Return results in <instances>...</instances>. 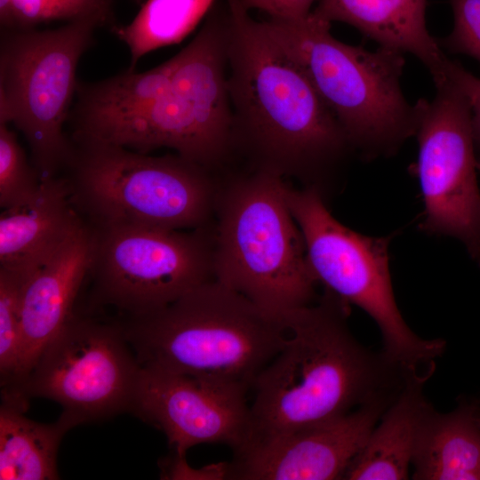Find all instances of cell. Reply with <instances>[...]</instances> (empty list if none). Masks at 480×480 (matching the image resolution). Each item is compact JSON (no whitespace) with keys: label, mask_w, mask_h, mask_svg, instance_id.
<instances>
[{"label":"cell","mask_w":480,"mask_h":480,"mask_svg":"<svg viewBox=\"0 0 480 480\" xmlns=\"http://www.w3.org/2000/svg\"><path fill=\"white\" fill-rule=\"evenodd\" d=\"M228 10V90L233 156L248 171L298 180L325 198L353 150L301 68L240 0Z\"/></svg>","instance_id":"obj_1"},{"label":"cell","mask_w":480,"mask_h":480,"mask_svg":"<svg viewBox=\"0 0 480 480\" xmlns=\"http://www.w3.org/2000/svg\"><path fill=\"white\" fill-rule=\"evenodd\" d=\"M428 0H319L313 13L326 21H341L385 47L419 59L434 84L444 79L448 60L426 24Z\"/></svg>","instance_id":"obj_17"},{"label":"cell","mask_w":480,"mask_h":480,"mask_svg":"<svg viewBox=\"0 0 480 480\" xmlns=\"http://www.w3.org/2000/svg\"><path fill=\"white\" fill-rule=\"evenodd\" d=\"M15 28H35L56 20L97 19L111 28L114 0H12Z\"/></svg>","instance_id":"obj_23"},{"label":"cell","mask_w":480,"mask_h":480,"mask_svg":"<svg viewBox=\"0 0 480 480\" xmlns=\"http://www.w3.org/2000/svg\"><path fill=\"white\" fill-rule=\"evenodd\" d=\"M123 324L75 314L3 396L59 403L79 424L131 411L140 372Z\"/></svg>","instance_id":"obj_11"},{"label":"cell","mask_w":480,"mask_h":480,"mask_svg":"<svg viewBox=\"0 0 480 480\" xmlns=\"http://www.w3.org/2000/svg\"><path fill=\"white\" fill-rule=\"evenodd\" d=\"M123 327L141 367L250 391L282 348L287 320L212 279Z\"/></svg>","instance_id":"obj_3"},{"label":"cell","mask_w":480,"mask_h":480,"mask_svg":"<svg viewBox=\"0 0 480 480\" xmlns=\"http://www.w3.org/2000/svg\"><path fill=\"white\" fill-rule=\"evenodd\" d=\"M480 409L460 403L449 412L433 405L420 425L412 460L414 480H480Z\"/></svg>","instance_id":"obj_19"},{"label":"cell","mask_w":480,"mask_h":480,"mask_svg":"<svg viewBox=\"0 0 480 480\" xmlns=\"http://www.w3.org/2000/svg\"><path fill=\"white\" fill-rule=\"evenodd\" d=\"M92 232L85 223L26 279L22 292V348L18 380L75 314L92 265Z\"/></svg>","instance_id":"obj_15"},{"label":"cell","mask_w":480,"mask_h":480,"mask_svg":"<svg viewBox=\"0 0 480 480\" xmlns=\"http://www.w3.org/2000/svg\"><path fill=\"white\" fill-rule=\"evenodd\" d=\"M100 27L97 19H84L55 29H1L0 123H12L23 133L41 180L58 176L72 156L64 125L79 60Z\"/></svg>","instance_id":"obj_9"},{"label":"cell","mask_w":480,"mask_h":480,"mask_svg":"<svg viewBox=\"0 0 480 480\" xmlns=\"http://www.w3.org/2000/svg\"><path fill=\"white\" fill-rule=\"evenodd\" d=\"M136 1H140V0H136Z\"/></svg>","instance_id":"obj_31"},{"label":"cell","mask_w":480,"mask_h":480,"mask_svg":"<svg viewBox=\"0 0 480 480\" xmlns=\"http://www.w3.org/2000/svg\"><path fill=\"white\" fill-rule=\"evenodd\" d=\"M444 74L467 96L471 107V126L477 170H480V78L457 61L447 60Z\"/></svg>","instance_id":"obj_26"},{"label":"cell","mask_w":480,"mask_h":480,"mask_svg":"<svg viewBox=\"0 0 480 480\" xmlns=\"http://www.w3.org/2000/svg\"><path fill=\"white\" fill-rule=\"evenodd\" d=\"M225 1V0H224ZM228 10L215 2L193 40L179 52L164 91L145 108L74 141L137 152L168 148L217 173L234 158L228 90Z\"/></svg>","instance_id":"obj_6"},{"label":"cell","mask_w":480,"mask_h":480,"mask_svg":"<svg viewBox=\"0 0 480 480\" xmlns=\"http://www.w3.org/2000/svg\"><path fill=\"white\" fill-rule=\"evenodd\" d=\"M216 0H147L127 25L112 33L129 49L128 70L156 49L182 41L206 17Z\"/></svg>","instance_id":"obj_21"},{"label":"cell","mask_w":480,"mask_h":480,"mask_svg":"<svg viewBox=\"0 0 480 480\" xmlns=\"http://www.w3.org/2000/svg\"><path fill=\"white\" fill-rule=\"evenodd\" d=\"M248 391L152 367H141L131 411L166 436L173 454L200 444H225L233 452L251 430Z\"/></svg>","instance_id":"obj_13"},{"label":"cell","mask_w":480,"mask_h":480,"mask_svg":"<svg viewBox=\"0 0 480 480\" xmlns=\"http://www.w3.org/2000/svg\"><path fill=\"white\" fill-rule=\"evenodd\" d=\"M1 29H12L14 27L12 0H0Z\"/></svg>","instance_id":"obj_28"},{"label":"cell","mask_w":480,"mask_h":480,"mask_svg":"<svg viewBox=\"0 0 480 480\" xmlns=\"http://www.w3.org/2000/svg\"><path fill=\"white\" fill-rule=\"evenodd\" d=\"M93 300L128 315L154 312L214 279L213 221L191 230L90 227Z\"/></svg>","instance_id":"obj_10"},{"label":"cell","mask_w":480,"mask_h":480,"mask_svg":"<svg viewBox=\"0 0 480 480\" xmlns=\"http://www.w3.org/2000/svg\"><path fill=\"white\" fill-rule=\"evenodd\" d=\"M288 186L260 171L221 180L213 223L214 279L277 316L318 299Z\"/></svg>","instance_id":"obj_4"},{"label":"cell","mask_w":480,"mask_h":480,"mask_svg":"<svg viewBox=\"0 0 480 480\" xmlns=\"http://www.w3.org/2000/svg\"><path fill=\"white\" fill-rule=\"evenodd\" d=\"M287 199L318 284L373 319L382 337L381 352L392 364L409 375L430 378L446 342L419 337L401 315L389 270L388 246L395 235L373 237L347 228L316 188L288 186Z\"/></svg>","instance_id":"obj_8"},{"label":"cell","mask_w":480,"mask_h":480,"mask_svg":"<svg viewBox=\"0 0 480 480\" xmlns=\"http://www.w3.org/2000/svg\"><path fill=\"white\" fill-rule=\"evenodd\" d=\"M349 305L324 288L286 316L284 342L251 389L245 445L325 423L403 389L411 375L355 338Z\"/></svg>","instance_id":"obj_2"},{"label":"cell","mask_w":480,"mask_h":480,"mask_svg":"<svg viewBox=\"0 0 480 480\" xmlns=\"http://www.w3.org/2000/svg\"><path fill=\"white\" fill-rule=\"evenodd\" d=\"M476 262H477V263L479 264V266H480V257H479V259H478V260H477Z\"/></svg>","instance_id":"obj_29"},{"label":"cell","mask_w":480,"mask_h":480,"mask_svg":"<svg viewBox=\"0 0 480 480\" xmlns=\"http://www.w3.org/2000/svg\"><path fill=\"white\" fill-rule=\"evenodd\" d=\"M262 24L304 71L363 159L396 155L415 135L417 107L407 101L400 83L403 52L340 42L331 34V23L313 12Z\"/></svg>","instance_id":"obj_5"},{"label":"cell","mask_w":480,"mask_h":480,"mask_svg":"<svg viewBox=\"0 0 480 480\" xmlns=\"http://www.w3.org/2000/svg\"><path fill=\"white\" fill-rule=\"evenodd\" d=\"M41 177L27 159L16 133L0 123V206L7 209L29 201L37 192Z\"/></svg>","instance_id":"obj_24"},{"label":"cell","mask_w":480,"mask_h":480,"mask_svg":"<svg viewBox=\"0 0 480 480\" xmlns=\"http://www.w3.org/2000/svg\"><path fill=\"white\" fill-rule=\"evenodd\" d=\"M0 408V479H58L57 452L64 435L79 423L62 412L53 423L25 416L27 406L2 399Z\"/></svg>","instance_id":"obj_20"},{"label":"cell","mask_w":480,"mask_h":480,"mask_svg":"<svg viewBox=\"0 0 480 480\" xmlns=\"http://www.w3.org/2000/svg\"><path fill=\"white\" fill-rule=\"evenodd\" d=\"M65 171L71 200L90 227L191 230L211 224L220 180L181 156L74 141Z\"/></svg>","instance_id":"obj_7"},{"label":"cell","mask_w":480,"mask_h":480,"mask_svg":"<svg viewBox=\"0 0 480 480\" xmlns=\"http://www.w3.org/2000/svg\"><path fill=\"white\" fill-rule=\"evenodd\" d=\"M84 224L66 177L42 179L29 201L1 212L0 268L28 276Z\"/></svg>","instance_id":"obj_16"},{"label":"cell","mask_w":480,"mask_h":480,"mask_svg":"<svg viewBox=\"0 0 480 480\" xmlns=\"http://www.w3.org/2000/svg\"><path fill=\"white\" fill-rule=\"evenodd\" d=\"M316 0H240L248 11L255 9L267 13L269 19L294 20L311 13Z\"/></svg>","instance_id":"obj_27"},{"label":"cell","mask_w":480,"mask_h":480,"mask_svg":"<svg viewBox=\"0 0 480 480\" xmlns=\"http://www.w3.org/2000/svg\"><path fill=\"white\" fill-rule=\"evenodd\" d=\"M397 396L374 400L320 425L247 444L228 462L227 479H342Z\"/></svg>","instance_id":"obj_14"},{"label":"cell","mask_w":480,"mask_h":480,"mask_svg":"<svg viewBox=\"0 0 480 480\" xmlns=\"http://www.w3.org/2000/svg\"><path fill=\"white\" fill-rule=\"evenodd\" d=\"M428 380L420 376L408 379L348 467L342 479H408L419 430L432 406L423 394Z\"/></svg>","instance_id":"obj_18"},{"label":"cell","mask_w":480,"mask_h":480,"mask_svg":"<svg viewBox=\"0 0 480 480\" xmlns=\"http://www.w3.org/2000/svg\"><path fill=\"white\" fill-rule=\"evenodd\" d=\"M453 29L441 46L453 53L470 56L480 62V0H450Z\"/></svg>","instance_id":"obj_25"},{"label":"cell","mask_w":480,"mask_h":480,"mask_svg":"<svg viewBox=\"0 0 480 480\" xmlns=\"http://www.w3.org/2000/svg\"><path fill=\"white\" fill-rule=\"evenodd\" d=\"M432 100L420 99L412 167L424 204L419 227L427 234L460 241L470 257H480V189L471 126V107L447 77L435 85Z\"/></svg>","instance_id":"obj_12"},{"label":"cell","mask_w":480,"mask_h":480,"mask_svg":"<svg viewBox=\"0 0 480 480\" xmlns=\"http://www.w3.org/2000/svg\"><path fill=\"white\" fill-rule=\"evenodd\" d=\"M27 276L0 268V372L2 386L19 379L22 348V292Z\"/></svg>","instance_id":"obj_22"},{"label":"cell","mask_w":480,"mask_h":480,"mask_svg":"<svg viewBox=\"0 0 480 480\" xmlns=\"http://www.w3.org/2000/svg\"><path fill=\"white\" fill-rule=\"evenodd\" d=\"M478 422H479V425H480V415H479V417H478Z\"/></svg>","instance_id":"obj_30"}]
</instances>
